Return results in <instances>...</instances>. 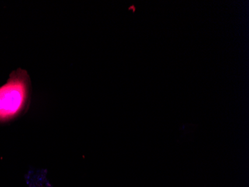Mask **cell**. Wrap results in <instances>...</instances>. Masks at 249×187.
<instances>
[{"label":"cell","instance_id":"cell-1","mask_svg":"<svg viewBox=\"0 0 249 187\" xmlns=\"http://www.w3.org/2000/svg\"><path fill=\"white\" fill-rule=\"evenodd\" d=\"M32 91L27 71L18 68L12 71L6 83L0 86V122L12 120L26 110Z\"/></svg>","mask_w":249,"mask_h":187}]
</instances>
